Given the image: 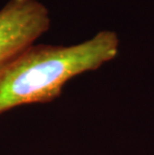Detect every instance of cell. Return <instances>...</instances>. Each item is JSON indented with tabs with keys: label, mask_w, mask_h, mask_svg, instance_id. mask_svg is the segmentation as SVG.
Masks as SVG:
<instances>
[{
	"label": "cell",
	"mask_w": 154,
	"mask_h": 155,
	"mask_svg": "<svg viewBox=\"0 0 154 155\" xmlns=\"http://www.w3.org/2000/svg\"><path fill=\"white\" fill-rule=\"evenodd\" d=\"M118 48V36L110 30L71 46H29L0 69V115L22 105L57 99L70 79L112 60Z\"/></svg>",
	"instance_id": "6da1fadb"
},
{
	"label": "cell",
	"mask_w": 154,
	"mask_h": 155,
	"mask_svg": "<svg viewBox=\"0 0 154 155\" xmlns=\"http://www.w3.org/2000/svg\"><path fill=\"white\" fill-rule=\"evenodd\" d=\"M48 8L38 0H9L0 9V69L47 32Z\"/></svg>",
	"instance_id": "7a4b0ae2"
}]
</instances>
